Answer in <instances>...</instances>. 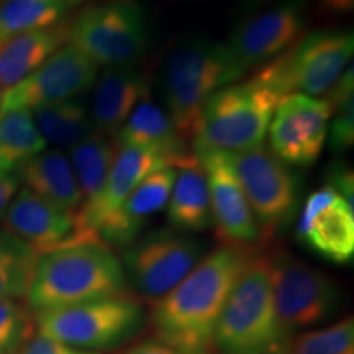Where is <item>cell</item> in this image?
<instances>
[{
	"label": "cell",
	"mask_w": 354,
	"mask_h": 354,
	"mask_svg": "<svg viewBox=\"0 0 354 354\" xmlns=\"http://www.w3.org/2000/svg\"><path fill=\"white\" fill-rule=\"evenodd\" d=\"M0 354H2V353H0Z\"/></svg>",
	"instance_id": "b9f144b4"
},
{
	"label": "cell",
	"mask_w": 354,
	"mask_h": 354,
	"mask_svg": "<svg viewBox=\"0 0 354 354\" xmlns=\"http://www.w3.org/2000/svg\"><path fill=\"white\" fill-rule=\"evenodd\" d=\"M117 146L148 149L165 159L169 167H179L194 156L190 140L174 125L169 113L149 97L141 100L117 131Z\"/></svg>",
	"instance_id": "ffe728a7"
},
{
	"label": "cell",
	"mask_w": 354,
	"mask_h": 354,
	"mask_svg": "<svg viewBox=\"0 0 354 354\" xmlns=\"http://www.w3.org/2000/svg\"><path fill=\"white\" fill-rule=\"evenodd\" d=\"M169 167L165 159L148 149L118 146L113 165L110 167L107 180L94 201L81 203L76 212L79 232L88 238H97V228L113 214L128 194L151 172Z\"/></svg>",
	"instance_id": "ac0fdd59"
},
{
	"label": "cell",
	"mask_w": 354,
	"mask_h": 354,
	"mask_svg": "<svg viewBox=\"0 0 354 354\" xmlns=\"http://www.w3.org/2000/svg\"><path fill=\"white\" fill-rule=\"evenodd\" d=\"M19 354H100L92 351H84L68 344L55 342V339L46 338V336L35 335L28 343L25 344L24 349Z\"/></svg>",
	"instance_id": "836d02e7"
},
{
	"label": "cell",
	"mask_w": 354,
	"mask_h": 354,
	"mask_svg": "<svg viewBox=\"0 0 354 354\" xmlns=\"http://www.w3.org/2000/svg\"><path fill=\"white\" fill-rule=\"evenodd\" d=\"M0 102H2V87H0Z\"/></svg>",
	"instance_id": "ab89813d"
},
{
	"label": "cell",
	"mask_w": 354,
	"mask_h": 354,
	"mask_svg": "<svg viewBox=\"0 0 354 354\" xmlns=\"http://www.w3.org/2000/svg\"><path fill=\"white\" fill-rule=\"evenodd\" d=\"M194 154L205 169L214 227L221 245L258 248L264 240L227 154L216 151H198Z\"/></svg>",
	"instance_id": "2e32d148"
},
{
	"label": "cell",
	"mask_w": 354,
	"mask_h": 354,
	"mask_svg": "<svg viewBox=\"0 0 354 354\" xmlns=\"http://www.w3.org/2000/svg\"><path fill=\"white\" fill-rule=\"evenodd\" d=\"M176 174V167H161L146 176L128 194L122 205L97 228V238L109 248L123 250L131 245L140 238L148 220L167 205Z\"/></svg>",
	"instance_id": "d6986e66"
},
{
	"label": "cell",
	"mask_w": 354,
	"mask_h": 354,
	"mask_svg": "<svg viewBox=\"0 0 354 354\" xmlns=\"http://www.w3.org/2000/svg\"><path fill=\"white\" fill-rule=\"evenodd\" d=\"M218 354H282L268 254L256 253L230 292L214 333Z\"/></svg>",
	"instance_id": "277c9868"
},
{
	"label": "cell",
	"mask_w": 354,
	"mask_h": 354,
	"mask_svg": "<svg viewBox=\"0 0 354 354\" xmlns=\"http://www.w3.org/2000/svg\"><path fill=\"white\" fill-rule=\"evenodd\" d=\"M282 354H354V318L318 330H307L292 338Z\"/></svg>",
	"instance_id": "f546056e"
},
{
	"label": "cell",
	"mask_w": 354,
	"mask_h": 354,
	"mask_svg": "<svg viewBox=\"0 0 354 354\" xmlns=\"http://www.w3.org/2000/svg\"><path fill=\"white\" fill-rule=\"evenodd\" d=\"M32 115L44 141L56 146L73 148L97 133L91 109L82 99L46 105Z\"/></svg>",
	"instance_id": "484cf974"
},
{
	"label": "cell",
	"mask_w": 354,
	"mask_h": 354,
	"mask_svg": "<svg viewBox=\"0 0 354 354\" xmlns=\"http://www.w3.org/2000/svg\"><path fill=\"white\" fill-rule=\"evenodd\" d=\"M149 97L148 74L138 66H112L97 77L91 115L95 131L117 135L141 100Z\"/></svg>",
	"instance_id": "44dd1931"
},
{
	"label": "cell",
	"mask_w": 354,
	"mask_h": 354,
	"mask_svg": "<svg viewBox=\"0 0 354 354\" xmlns=\"http://www.w3.org/2000/svg\"><path fill=\"white\" fill-rule=\"evenodd\" d=\"M2 228L28 245L38 256L73 243L95 241V238L79 232L76 212L61 209L26 187L13 197L2 218Z\"/></svg>",
	"instance_id": "e0dca14e"
},
{
	"label": "cell",
	"mask_w": 354,
	"mask_h": 354,
	"mask_svg": "<svg viewBox=\"0 0 354 354\" xmlns=\"http://www.w3.org/2000/svg\"><path fill=\"white\" fill-rule=\"evenodd\" d=\"M258 248L221 245L153 304L151 328L158 342L183 354H215L214 333L230 292Z\"/></svg>",
	"instance_id": "6da1fadb"
},
{
	"label": "cell",
	"mask_w": 354,
	"mask_h": 354,
	"mask_svg": "<svg viewBox=\"0 0 354 354\" xmlns=\"http://www.w3.org/2000/svg\"><path fill=\"white\" fill-rule=\"evenodd\" d=\"M245 74L225 44L203 38L177 44L166 56L159 74L166 112L180 133L192 141L203 104Z\"/></svg>",
	"instance_id": "3957f363"
},
{
	"label": "cell",
	"mask_w": 354,
	"mask_h": 354,
	"mask_svg": "<svg viewBox=\"0 0 354 354\" xmlns=\"http://www.w3.org/2000/svg\"><path fill=\"white\" fill-rule=\"evenodd\" d=\"M117 149V143L102 133H94L71 148L69 159L81 189L82 203L94 201L100 194L113 165Z\"/></svg>",
	"instance_id": "4316f807"
},
{
	"label": "cell",
	"mask_w": 354,
	"mask_h": 354,
	"mask_svg": "<svg viewBox=\"0 0 354 354\" xmlns=\"http://www.w3.org/2000/svg\"><path fill=\"white\" fill-rule=\"evenodd\" d=\"M39 256L0 227V300L26 299Z\"/></svg>",
	"instance_id": "83f0119b"
},
{
	"label": "cell",
	"mask_w": 354,
	"mask_h": 354,
	"mask_svg": "<svg viewBox=\"0 0 354 354\" xmlns=\"http://www.w3.org/2000/svg\"><path fill=\"white\" fill-rule=\"evenodd\" d=\"M123 354H183L177 349L167 346V344L158 342V339H148V342H141L135 346L128 349Z\"/></svg>",
	"instance_id": "8d00e7d4"
},
{
	"label": "cell",
	"mask_w": 354,
	"mask_h": 354,
	"mask_svg": "<svg viewBox=\"0 0 354 354\" xmlns=\"http://www.w3.org/2000/svg\"><path fill=\"white\" fill-rule=\"evenodd\" d=\"M143 322V308L130 295L35 313L37 335L92 353L118 348L138 333Z\"/></svg>",
	"instance_id": "ba28073f"
},
{
	"label": "cell",
	"mask_w": 354,
	"mask_h": 354,
	"mask_svg": "<svg viewBox=\"0 0 354 354\" xmlns=\"http://www.w3.org/2000/svg\"><path fill=\"white\" fill-rule=\"evenodd\" d=\"M35 315L26 302L0 300V353L19 354L35 336Z\"/></svg>",
	"instance_id": "4dcf8cb0"
},
{
	"label": "cell",
	"mask_w": 354,
	"mask_h": 354,
	"mask_svg": "<svg viewBox=\"0 0 354 354\" xmlns=\"http://www.w3.org/2000/svg\"><path fill=\"white\" fill-rule=\"evenodd\" d=\"M253 212L264 243L294 218L300 198V177L271 149L258 146L248 151L227 154Z\"/></svg>",
	"instance_id": "30bf717a"
},
{
	"label": "cell",
	"mask_w": 354,
	"mask_h": 354,
	"mask_svg": "<svg viewBox=\"0 0 354 354\" xmlns=\"http://www.w3.org/2000/svg\"><path fill=\"white\" fill-rule=\"evenodd\" d=\"M167 220L180 233H201L214 227L207 174L196 154L177 167L167 201Z\"/></svg>",
	"instance_id": "7402d4cb"
},
{
	"label": "cell",
	"mask_w": 354,
	"mask_h": 354,
	"mask_svg": "<svg viewBox=\"0 0 354 354\" xmlns=\"http://www.w3.org/2000/svg\"><path fill=\"white\" fill-rule=\"evenodd\" d=\"M25 187L37 196L69 212H77L82 203L76 174L68 154L61 149H48L30 159L17 172Z\"/></svg>",
	"instance_id": "cb8c5ba5"
},
{
	"label": "cell",
	"mask_w": 354,
	"mask_h": 354,
	"mask_svg": "<svg viewBox=\"0 0 354 354\" xmlns=\"http://www.w3.org/2000/svg\"><path fill=\"white\" fill-rule=\"evenodd\" d=\"M69 19L0 43V87H15L68 43Z\"/></svg>",
	"instance_id": "603a6c76"
},
{
	"label": "cell",
	"mask_w": 354,
	"mask_h": 354,
	"mask_svg": "<svg viewBox=\"0 0 354 354\" xmlns=\"http://www.w3.org/2000/svg\"><path fill=\"white\" fill-rule=\"evenodd\" d=\"M205 256V245L176 230H156L123 248L127 284L158 302L174 289Z\"/></svg>",
	"instance_id": "8fae6325"
},
{
	"label": "cell",
	"mask_w": 354,
	"mask_h": 354,
	"mask_svg": "<svg viewBox=\"0 0 354 354\" xmlns=\"http://www.w3.org/2000/svg\"><path fill=\"white\" fill-rule=\"evenodd\" d=\"M63 2L68 6V8H73V7H77L81 6V3H87V2H92V0H63Z\"/></svg>",
	"instance_id": "f35d334b"
},
{
	"label": "cell",
	"mask_w": 354,
	"mask_h": 354,
	"mask_svg": "<svg viewBox=\"0 0 354 354\" xmlns=\"http://www.w3.org/2000/svg\"><path fill=\"white\" fill-rule=\"evenodd\" d=\"M19 176L0 169V220L3 218L8 205H10L13 197L19 192Z\"/></svg>",
	"instance_id": "d590c367"
},
{
	"label": "cell",
	"mask_w": 354,
	"mask_h": 354,
	"mask_svg": "<svg viewBox=\"0 0 354 354\" xmlns=\"http://www.w3.org/2000/svg\"><path fill=\"white\" fill-rule=\"evenodd\" d=\"M325 19H339L354 10V0H307Z\"/></svg>",
	"instance_id": "e575fe53"
},
{
	"label": "cell",
	"mask_w": 354,
	"mask_h": 354,
	"mask_svg": "<svg viewBox=\"0 0 354 354\" xmlns=\"http://www.w3.org/2000/svg\"><path fill=\"white\" fill-rule=\"evenodd\" d=\"M99 77V64L66 43L55 55L35 69L28 77L8 88L2 95L0 110H32L81 99L94 87Z\"/></svg>",
	"instance_id": "7c38bea8"
},
{
	"label": "cell",
	"mask_w": 354,
	"mask_h": 354,
	"mask_svg": "<svg viewBox=\"0 0 354 354\" xmlns=\"http://www.w3.org/2000/svg\"><path fill=\"white\" fill-rule=\"evenodd\" d=\"M128 295L122 263L107 245L81 241L39 256L26 305L33 313Z\"/></svg>",
	"instance_id": "7a4b0ae2"
},
{
	"label": "cell",
	"mask_w": 354,
	"mask_h": 354,
	"mask_svg": "<svg viewBox=\"0 0 354 354\" xmlns=\"http://www.w3.org/2000/svg\"><path fill=\"white\" fill-rule=\"evenodd\" d=\"M333 120L328 125L330 149L344 153L354 145V95L348 97L331 107Z\"/></svg>",
	"instance_id": "1f68e13d"
},
{
	"label": "cell",
	"mask_w": 354,
	"mask_h": 354,
	"mask_svg": "<svg viewBox=\"0 0 354 354\" xmlns=\"http://www.w3.org/2000/svg\"><path fill=\"white\" fill-rule=\"evenodd\" d=\"M326 180L330 185L338 190V194L346 201L349 205L354 207V176L353 169L346 162H335L330 166Z\"/></svg>",
	"instance_id": "d6a6232c"
},
{
	"label": "cell",
	"mask_w": 354,
	"mask_h": 354,
	"mask_svg": "<svg viewBox=\"0 0 354 354\" xmlns=\"http://www.w3.org/2000/svg\"><path fill=\"white\" fill-rule=\"evenodd\" d=\"M279 3L281 0H241V7L245 8L246 12L253 13V12H258L261 8H266L269 7L271 3Z\"/></svg>",
	"instance_id": "74e56055"
},
{
	"label": "cell",
	"mask_w": 354,
	"mask_h": 354,
	"mask_svg": "<svg viewBox=\"0 0 354 354\" xmlns=\"http://www.w3.org/2000/svg\"><path fill=\"white\" fill-rule=\"evenodd\" d=\"M268 258L279 335L287 346L292 338L333 315L342 294L328 274L284 250Z\"/></svg>",
	"instance_id": "9c48e42d"
},
{
	"label": "cell",
	"mask_w": 354,
	"mask_h": 354,
	"mask_svg": "<svg viewBox=\"0 0 354 354\" xmlns=\"http://www.w3.org/2000/svg\"><path fill=\"white\" fill-rule=\"evenodd\" d=\"M44 148L46 141L32 112L24 109L0 110V169L17 174Z\"/></svg>",
	"instance_id": "d4e9b609"
},
{
	"label": "cell",
	"mask_w": 354,
	"mask_h": 354,
	"mask_svg": "<svg viewBox=\"0 0 354 354\" xmlns=\"http://www.w3.org/2000/svg\"><path fill=\"white\" fill-rule=\"evenodd\" d=\"M151 28L140 0L88 3L68 25V43L99 66L135 64L148 50Z\"/></svg>",
	"instance_id": "52a82bcc"
},
{
	"label": "cell",
	"mask_w": 354,
	"mask_h": 354,
	"mask_svg": "<svg viewBox=\"0 0 354 354\" xmlns=\"http://www.w3.org/2000/svg\"><path fill=\"white\" fill-rule=\"evenodd\" d=\"M281 99L254 79L232 84L203 104L192 136V151L233 154L263 146Z\"/></svg>",
	"instance_id": "5b68a950"
},
{
	"label": "cell",
	"mask_w": 354,
	"mask_h": 354,
	"mask_svg": "<svg viewBox=\"0 0 354 354\" xmlns=\"http://www.w3.org/2000/svg\"><path fill=\"white\" fill-rule=\"evenodd\" d=\"M353 53L351 30H317L261 66L251 79L281 100L292 94L325 95L351 64Z\"/></svg>",
	"instance_id": "8992f818"
},
{
	"label": "cell",
	"mask_w": 354,
	"mask_h": 354,
	"mask_svg": "<svg viewBox=\"0 0 354 354\" xmlns=\"http://www.w3.org/2000/svg\"><path fill=\"white\" fill-rule=\"evenodd\" d=\"M295 236L308 250L335 264L354 258V207L325 184L305 198L300 209Z\"/></svg>",
	"instance_id": "9a60e30c"
},
{
	"label": "cell",
	"mask_w": 354,
	"mask_h": 354,
	"mask_svg": "<svg viewBox=\"0 0 354 354\" xmlns=\"http://www.w3.org/2000/svg\"><path fill=\"white\" fill-rule=\"evenodd\" d=\"M307 25V0H284L246 17L234 26L225 46L248 73L289 50L304 37Z\"/></svg>",
	"instance_id": "4fadbf2b"
},
{
	"label": "cell",
	"mask_w": 354,
	"mask_h": 354,
	"mask_svg": "<svg viewBox=\"0 0 354 354\" xmlns=\"http://www.w3.org/2000/svg\"><path fill=\"white\" fill-rule=\"evenodd\" d=\"M68 12L63 0H3L0 2V43L59 24Z\"/></svg>",
	"instance_id": "f1b7e54d"
},
{
	"label": "cell",
	"mask_w": 354,
	"mask_h": 354,
	"mask_svg": "<svg viewBox=\"0 0 354 354\" xmlns=\"http://www.w3.org/2000/svg\"><path fill=\"white\" fill-rule=\"evenodd\" d=\"M0 2H3V0H0Z\"/></svg>",
	"instance_id": "60d3db41"
},
{
	"label": "cell",
	"mask_w": 354,
	"mask_h": 354,
	"mask_svg": "<svg viewBox=\"0 0 354 354\" xmlns=\"http://www.w3.org/2000/svg\"><path fill=\"white\" fill-rule=\"evenodd\" d=\"M331 112L325 97H284L274 110L268 130L271 153L290 167L315 165L328 136Z\"/></svg>",
	"instance_id": "5bb4252c"
}]
</instances>
